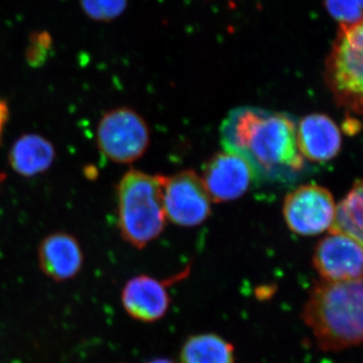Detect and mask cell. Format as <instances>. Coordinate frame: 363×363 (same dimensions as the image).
Masks as SVG:
<instances>
[{
	"instance_id": "obj_12",
	"label": "cell",
	"mask_w": 363,
	"mask_h": 363,
	"mask_svg": "<svg viewBox=\"0 0 363 363\" xmlns=\"http://www.w3.org/2000/svg\"><path fill=\"white\" fill-rule=\"evenodd\" d=\"M297 145L304 159L313 162H326L340 152L342 136L331 117L312 113L301 119L298 124Z\"/></svg>"
},
{
	"instance_id": "obj_9",
	"label": "cell",
	"mask_w": 363,
	"mask_h": 363,
	"mask_svg": "<svg viewBox=\"0 0 363 363\" xmlns=\"http://www.w3.org/2000/svg\"><path fill=\"white\" fill-rule=\"evenodd\" d=\"M313 262L322 281L363 279V247L345 234L330 233L320 241Z\"/></svg>"
},
{
	"instance_id": "obj_10",
	"label": "cell",
	"mask_w": 363,
	"mask_h": 363,
	"mask_svg": "<svg viewBox=\"0 0 363 363\" xmlns=\"http://www.w3.org/2000/svg\"><path fill=\"white\" fill-rule=\"evenodd\" d=\"M40 269L55 281L76 278L84 264V252L76 236L58 231L45 236L38 248Z\"/></svg>"
},
{
	"instance_id": "obj_17",
	"label": "cell",
	"mask_w": 363,
	"mask_h": 363,
	"mask_svg": "<svg viewBox=\"0 0 363 363\" xmlns=\"http://www.w3.org/2000/svg\"><path fill=\"white\" fill-rule=\"evenodd\" d=\"M83 11L95 21H109L125 11L128 0H80Z\"/></svg>"
},
{
	"instance_id": "obj_4",
	"label": "cell",
	"mask_w": 363,
	"mask_h": 363,
	"mask_svg": "<svg viewBox=\"0 0 363 363\" xmlns=\"http://www.w3.org/2000/svg\"><path fill=\"white\" fill-rule=\"evenodd\" d=\"M325 80L337 104L363 116V18L339 26L325 64Z\"/></svg>"
},
{
	"instance_id": "obj_7",
	"label": "cell",
	"mask_w": 363,
	"mask_h": 363,
	"mask_svg": "<svg viewBox=\"0 0 363 363\" xmlns=\"http://www.w3.org/2000/svg\"><path fill=\"white\" fill-rule=\"evenodd\" d=\"M284 219L292 233L314 236L330 230L335 219L336 205L327 189L307 184L296 188L284 200Z\"/></svg>"
},
{
	"instance_id": "obj_16",
	"label": "cell",
	"mask_w": 363,
	"mask_h": 363,
	"mask_svg": "<svg viewBox=\"0 0 363 363\" xmlns=\"http://www.w3.org/2000/svg\"><path fill=\"white\" fill-rule=\"evenodd\" d=\"M324 6L339 26H353L363 18V0H324Z\"/></svg>"
},
{
	"instance_id": "obj_2",
	"label": "cell",
	"mask_w": 363,
	"mask_h": 363,
	"mask_svg": "<svg viewBox=\"0 0 363 363\" xmlns=\"http://www.w3.org/2000/svg\"><path fill=\"white\" fill-rule=\"evenodd\" d=\"M302 317L322 350L340 351L362 345L363 279L317 283Z\"/></svg>"
},
{
	"instance_id": "obj_11",
	"label": "cell",
	"mask_w": 363,
	"mask_h": 363,
	"mask_svg": "<svg viewBox=\"0 0 363 363\" xmlns=\"http://www.w3.org/2000/svg\"><path fill=\"white\" fill-rule=\"evenodd\" d=\"M168 281L147 274L135 277L124 286L121 301L125 311L133 319L145 323L159 321L167 314L171 303Z\"/></svg>"
},
{
	"instance_id": "obj_8",
	"label": "cell",
	"mask_w": 363,
	"mask_h": 363,
	"mask_svg": "<svg viewBox=\"0 0 363 363\" xmlns=\"http://www.w3.org/2000/svg\"><path fill=\"white\" fill-rule=\"evenodd\" d=\"M255 179L250 164L240 155L227 150L210 157L202 176L208 194L217 203L238 199Z\"/></svg>"
},
{
	"instance_id": "obj_14",
	"label": "cell",
	"mask_w": 363,
	"mask_h": 363,
	"mask_svg": "<svg viewBox=\"0 0 363 363\" xmlns=\"http://www.w3.org/2000/svg\"><path fill=\"white\" fill-rule=\"evenodd\" d=\"M181 363H235L233 344L216 334H198L184 343Z\"/></svg>"
},
{
	"instance_id": "obj_3",
	"label": "cell",
	"mask_w": 363,
	"mask_h": 363,
	"mask_svg": "<svg viewBox=\"0 0 363 363\" xmlns=\"http://www.w3.org/2000/svg\"><path fill=\"white\" fill-rule=\"evenodd\" d=\"M117 213L121 238L142 250L159 238L166 225L162 176L138 169L124 174L117 185Z\"/></svg>"
},
{
	"instance_id": "obj_6",
	"label": "cell",
	"mask_w": 363,
	"mask_h": 363,
	"mask_svg": "<svg viewBox=\"0 0 363 363\" xmlns=\"http://www.w3.org/2000/svg\"><path fill=\"white\" fill-rule=\"evenodd\" d=\"M162 194L166 217L176 225L198 226L211 214V198L194 171L162 176Z\"/></svg>"
},
{
	"instance_id": "obj_19",
	"label": "cell",
	"mask_w": 363,
	"mask_h": 363,
	"mask_svg": "<svg viewBox=\"0 0 363 363\" xmlns=\"http://www.w3.org/2000/svg\"><path fill=\"white\" fill-rule=\"evenodd\" d=\"M147 363H175L172 360L167 359V358H157V359L152 360V362Z\"/></svg>"
},
{
	"instance_id": "obj_18",
	"label": "cell",
	"mask_w": 363,
	"mask_h": 363,
	"mask_svg": "<svg viewBox=\"0 0 363 363\" xmlns=\"http://www.w3.org/2000/svg\"><path fill=\"white\" fill-rule=\"evenodd\" d=\"M9 105H7L4 100L0 99V140H1L2 133H4L7 121H9Z\"/></svg>"
},
{
	"instance_id": "obj_1",
	"label": "cell",
	"mask_w": 363,
	"mask_h": 363,
	"mask_svg": "<svg viewBox=\"0 0 363 363\" xmlns=\"http://www.w3.org/2000/svg\"><path fill=\"white\" fill-rule=\"evenodd\" d=\"M224 150L240 155L255 178L272 183L295 181L306 168L290 114L255 106L233 109L220 126Z\"/></svg>"
},
{
	"instance_id": "obj_15",
	"label": "cell",
	"mask_w": 363,
	"mask_h": 363,
	"mask_svg": "<svg viewBox=\"0 0 363 363\" xmlns=\"http://www.w3.org/2000/svg\"><path fill=\"white\" fill-rule=\"evenodd\" d=\"M330 233L345 234L363 247V180L357 181L336 207Z\"/></svg>"
},
{
	"instance_id": "obj_5",
	"label": "cell",
	"mask_w": 363,
	"mask_h": 363,
	"mask_svg": "<svg viewBox=\"0 0 363 363\" xmlns=\"http://www.w3.org/2000/svg\"><path fill=\"white\" fill-rule=\"evenodd\" d=\"M96 140L98 149L109 161L131 164L140 160L149 147V125L130 107H117L100 118Z\"/></svg>"
},
{
	"instance_id": "obj_13",
	"label": "cell",
	"mask_w": 363,
	"mask_h": 363,
	"mask_svg": "<svg viewBox=\"0 0 363 363\" xmlns=\"http://www.w3.org/2000/svg\"><path fill=\"white\" fill-rule=\"evenodd\" d=\"M57 152L51 140L38 133L20 136L9 150V166L18 175L33 178L51 168Z\"/></svg>"
}]
</instances>
